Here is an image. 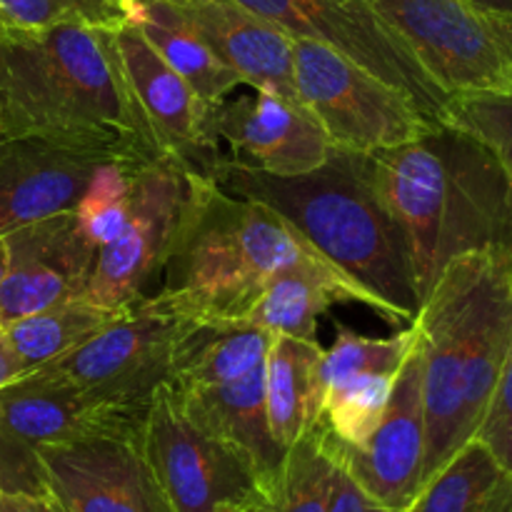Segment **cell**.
<instances>
[{"instance_id": "obj_1", "label": "cell", "mask_w": 512, "mask_h": 512, "mask_svg": "<svg viewBox=\"0 0 512 512\" xmlns=\"http://www.w3.org/2000/svg\"><path fill=\"white\" fill-rule=\"evenodd\" d=\"M8 138L53 140L130 163L165 155L125 80L115 28L105 25L0 35V140Z\"/></svg>"}, {"instance_id": "obj_7", "label": "cell", "mask_w": 512, "mask_h": 512, "mask_svg": "<svg viewBox=\"0 0 512 512\" xmlns=\"http://www.w3.org/2000/svg\"><path fill=\"white\" fill-rule=\"evenodd\" d=\"M293 80L300 105L318 118L333 148H398L440 123L403 88L315 40L293 38Z\"/></svg>"}, {"instance_id": "obj_13", "label": "cell", "mask_w": 512, "mask_h": 512, "mask_svg": "<svg viewBox=\"0 0 512 512\" xmlns=\"http://www.w3.org/2000/svg\"><path fill=\"white\" fill-rule=\"evenodd\" d=\"M200 140L208 165L228 160L278 178L320 168L333 150L323 125L308 108L268 90L205 105Z\"/></svg>"}, {"instance_id": "obj_27", "label": "cell", "mask_w": 512, "mask_h": 512, "mask_svg": "<svg viewBox=\"0 0 512 512\" xmlns=\"http://www.w3.org/2000/svg\"><path fill=\"white\" fill-rule=\"evenodd\" d=\"M335 463L313 428L290 445L278 473L243 512H328Z\"/></svg>"}, {"instance_id": "obj_11", "label": "cell", "mask_w": 512, "mask_h": 512, "mask_svg": "<svg viewBox=\"0 0 512 512\" xmlns=\"http://www.w3.org/2000/svg\"><path fill=\"white\" fill-rule=\"evenodd\" d=\"M190 325L193 320L170 310L158 295H145L93 338L43 368L95 400L148 408L155 390L168 383L170 355Z\"/></svg>"}, {"instance_id": "obj_15", "label": "cell", "mask_w": 512, "mask_h": 512, "mask_svg": "<svg viewBox=\"0 0 512 512\" xmlns=\"http://www.w3.org/2000/svg\"><path fill=\"white\" fill-rule=\"evenodd\" d=\"M315 430L333 463L345 470L375 503L395 512L408 510L423 488L425 458L423 355L418 340L395 375L378 428L360 448L335 443L318 425Z\"/></svg>"}, {"instance_id": "obj_17", "label": "cell", "mask_w": 512, "mask_h": 512, "mask_svg": "<svg viewBox=\"0 0 512 512\" xmlns=\"http://www.w3.org/2000/svg\"><path fill=\"white\" fill-rule=\"evenodd\" d=\"M105 160L113 158L43 138L0 140V238L73 210Z\"/></svg>"}, {"instance_id": "obj_23", "label": "cell", "mask_w": 512, "mask_h": 512, "mask_svg": "<svg viewBox=\"0 0 512 512\" xmlns=\"http://www.w3.org/2000/svg\"><path fill=\"white\" fill-rule=\"evenodd\" d=\"M273 333L258 325L195 323L170 355L168 385L178 393L238 380L265 363Z\"/></svg>"}, {"instance_id": "obj_38", "label": "cell", "mask_w": 512, "mask_h": 512, "mask_svg": "<svg viewBox=\"0 0 512 512\" xmlns=\"http://www.w3.org/2000/svg\"><path fill=\"white\" fill-rule=\"evenodd\" d=\"M5 263H8V250H5V238H0V283H3Z\"/></svg>"}, {"instance_id": "obj_18", "label": "cell", "mask_w": 512, "mask_h": 512, "mask_svg": "<svg viewBox=\"0 0 512 512\" xmlns=\"http://www.w3.org/2000/svg\"><path fill=\"white\" fill-rule=\"evenodd\" d=\"M203 43L243 85L300 103L293 80V38L238 0H170Z\"/></svg>"}, {"instance_id": "obj_32", "label": "cell", "mask_w": 512, "mask_h": 512, "mask_svg": "<svg viewBox=\"0 0 512 512\" xmlns=\"http://www.w3.org/2000/svg\"><path fill=\"white\" fill-rule=\"evenodd\" d=\"M448 120L488 145L512 180V88L448 103Z\"/></svg>"}, {"instance_id": "obj_36", "label": "cell", "mask_w": 512, "mask_h": 512, "mask_svg": "<svg viewBox=\"0 0 512 512\" xmlns=\"http://www.w3.org/2000/svg\"><path fill=\"white\" fill-rule=\"evenodd\" d=\"M20 375H23V370H20L18 358H15L13 348L8 343V335L3 330V323H0V390L13 383V380H18Z\"/></svg>"}, {"instance_id": "obj_16", "label": "cell", "mask_w": 512, "mask_h": 512, "mask_svg": "<svg viewBox=\"0 0 512 512\" xmlns=\"http://www.w3.org/2000/svg\"><path fill=\"white\" fill-rule=\"evenodd\" d=\"M0 283V323L80 298L98 248L80 230L73 210L10 230Z\"/></svg>"}, {"instance_id": "obj_6", "label": "cell", "mask_w": 512, "mask_h": 512, "mask_svg": "<svg viewBox=\"0 0 512 512\" xmlns=\"http://www.w3.org/2000/svg\"><path fill=\"white\" fill-rule=\"evenodd\" d=\"M370 3L448 100L512 88L510 13L473 0Z\"/></svg>"}, {"instance_id": "obj_31", "label": "cell", "mask_w": 512, "mask_h": 512, "mask_svg": "<svg viewBox=\"0 0 512 512\" xmlns=\"http://www.w3.org/2000/svg\"><path fill=\"white\" fill-rule=\"evenodd\" d=\"M123 20L115 0H0V35H30L65 23L115 28Z\"/></svg>"}, {"instance_id": "obj_4", "label": "cell", "mask_w": 512, "mask_h": 512, "mask_svg": "<svg viewBox=\"0 0 512 512\" xmlns=\"http://www.w3.org/2000/svg\"><path fill=\"white\" fill-rule=\"evenodd\" d=\"M200 175L225 193L278 210L335 268L383 303L390 323H413L420 308L413 268L403 235L375 190L368 153L333 148L320 168L293 178L228 160H213Z\"/></svg>"}, {"instance_id": "obj_35", "label": "cell", "mask_w": 512, "mask_h": 512, "mask_svg": "<svg viewBox=\"0 0 512 512\" xmlns=\"http://www.w3.org/2000/svg\"><path fill=\"white\" fill-rule=\"evenodd\" d=\"M0 512H63L50 495L0 493Z\"/></svg>"}, {"instance_id": "obj_24", "label": "cell", "mask_w": 512, "mask_h": 512, "mask_svg": "<svg viewBox=\"0 0 512 512\" xmlns=\"http://www.w3.org/2000/svg\"><path fill=\"white\" fill-rule=\"evenodd\" d=\"M325 350L318 340L275 333L265 355V405L275 443H298L320 420L318 365Z\"/></svg>"}, {"instance_id": "obj_30", "label": "cell", "mask_w": 512, "mask_h": 512, "mask_svg": "<svg viewBox=\"0 0 512 512\" xmlns=\"http://www.w3.org/2000/svg\"><path fill=\"white\" fill-rule=\"evenodd\" d=\"M145 163L130 160H105L90 175L83 195L75 203L73 215L80 230L95 248H105L118 238L130 213V190L133 178Z\"/></svg>"}, {"instance_id": "obj_3", "label": "cell", "mask_w": 512, "mask_h": 512, "mask_svg": "<svg viewBox=\"0 0 512 512\" xmlns=\"http://www.w3.org/2000/svg\"><path fill=\"white\" fill-rule=\"evenodd\" d=\"M410 325L423 355L425 485L475 438L512 350V250L455 258Z\"/></svg>"}, {"instance_id": "obj_2", "label": "cell", "mask_w": 512, "mask_h": 512, "mask_svg": "<svg viewBox=\"0 0 512 512\" xmlns=\"http://www.w3.org/2000/svg\"><path fill=\"white\" fill-rule=\"evenodd\" d=\"M368 155L375 190L405 240L420 303L460 255L512 250V180L468 130L440 120L418 140Z\"/></svg>"}, {"instance_id": "obj_29", "label": "cell", "mask_w": 512, "mask_h": 512, "mask_svg": "<svg viewBox=\"0 0 512 512\" xmlns=\"http://www.w3.org/2000/svg\"><path fill=\"white\" fill-rule=\"evenodd\" d=\"M395 375H360L323 395L318 425L330 440L360 448L378 428Z\"/></svg>"}, {"instance_id": "obj_8", "label": "cell", "mask_w": 512, "mask_h": 512, "mask_svg": "<svg viewBox=\"0 0 512 512\" xmlns=\"http://www.w3.org/2000/svg\"><path fill=\"white\" fill-rule=\"evenodd\" d=\"M148 408L103 403L48 368L0 390V493L45 495L38 450L85 435H140Z\"/></svg>"}, {"instance_id": "obj_22", "label": "cell", "mask_w": 512, "mask_h": 512, "mask_svg": "<svg viewBox=\"0 0 512 512\" xmlns=\"http://www.w3.org/2000/svg\"><path fill=\"white\" fill-rule=\"evenodd\" d=\"M120 10L205 105L225 100L243 85L170 0H123Z\"/></svg>"}, {"instance_id": "obj_34", "label": "cell", "mask_w": 512, "mask_h": 512, "mask_svg": "<svg viewBox=\"0 0 512 512\" xmlns=\"http://www.w3.org/2000/svg\"><path fill=\"white\" fill-rule=\"evenodd\" d=\"M328 512H395L385 505L375 503L345 470L335 465L333 488H330V505Z\"/></svg>"}, {"instance_id": "obj_20", "label": "cell", "mask_w": 512, "mask_h": 512, "mask_svg": "<svg viewBox=\"0 0 512 512\" xmlns=\"http://www.w3.org/2000/svg\"><path fill=\"white\" fill-rule=\"evenodd\" d=\"M175 395L195 425L248 455L263 483L278 473L288 450L280 448L270 433L265 363L230 383L203 385L183 393L175 390Z\"/></svg>"}, {"instance_id": "obj_25", "label": "cell", "mask_w": 512, "mask_h": 512, "mask_svg": "<svg viewBox=\"0 0 512 512\" xmlns=\"http://www.w3.org/2000/svg\"><path fill=\"white\" fill-rule=\"evenodd\" d=\"M405 512H512V473L473 438L420 488Z\"/></svg>"}, {"instance_id": "obj_5", "label": "cell", "mask_w": 512, "mask_h": 512, "mask_svg": "<svg viewBox=\"0 0 512 512\" xmlns=\"http://www.w3.org/2000/svg\"><path fill=\"white\" fill-rule=\"evenodd\" d=\"M288 268L343 273L278 210L225 193L200 175L153 295L193 323L238 325L265 280Z\"/></svg>"}, {"instance_id": "obj_9", "label": "cell", "mask_w": 512, "mask_h": 512, "mask_svg": "<svg viewBox=\"0 0 512 512\" xmlns=\"http://www.w3.org/2000/svg\"><path fill=\"white\" fill-rule=\"evenodd\" d=\"M200 173L175 155H160L135 173L130 213L118 238L95 255L93 273L80 298L103 310L128 308L148 288L175 250Z\"/></svg>"}, {"instance_id": "obj_21", "label": "cell", "mask_w": 512, "mask_h": 512, "mask_svg": "<svg viewBox=\"0 0 512 512\" xmlns=\"http://www.w3.org/2000/svg\"><path fill=\"white\" fill-rule=\"evenodd\" d=\"M333 303H360L390 323L388 310L363 285L343 273L315 268H288L265 280L263 290L238 325H258L268 333L315 340L320 315Z\"/></svg>"}, {"instance_id": "obj_19", "label": "cell", "mask_w": 512, "mask_h": 512, "mask_svg": "<svg viewBox=\"0 0 512 512\" xmlns=\"http://www.w3.org/2000/svg\"><path fill=\"white\" fill-rule=\"evenodd\" d=\"M115 48L135 103L163 153L175 155L190 170L203 173L208 165V153L200 140L203 100L128 20L115 25Z\"/></svg>"}, {"instance_id": "obj_33", "label": "cell", "mask_w": 512, "mask_h": 512, "mask_svg": "<svg viewBox=\"0 0 512 512\" xmlns=\"http://www.w3.org/2000/svg\"><path fill=\"white\" fill-rule=\"evenodd\" d=\"M475 440H480L490 455L512 473V350L490 395Z\"/></svg>"}, {"instance_id": "obj_14", "label": "cell", "mask_w": 512, "mask_h": 512, "mask_svg": "<svg viewBox=\"0 0 512 512\" xmlns=\"http://www.w3.org/2000/svg\"><path fill=\"white\" fill-rule=\"evenodd\" d=\"M45 495L63 512H170L140 435H85L38 450Z\"/></svg>"}, {"instance_id": "obj_10", "label": "cell", "mask_w": 512, "mask_h": 512, "mask_svg": "<svg viewBox=\"0 0 512 512\" xmlns=\"http://www.w3.org/2000/svg\"><path fill=\"white\" fill-rule=\"evenodd\" d=\"M140 448L170 512H243L263 488L253 460L195 425L168 383L153 393Z\"/></svg>"}, {"instance_id": "obj_39", "label": "cell", "mask_w": 512, "mask_h": 512, "mask_svg": "<svg viewBox=\"0 0 512 512\" xmlns=\"http://www.w3.org/2000/svg\"><path fill=\"white\" fill-rule=\"evenodd\" d=\"M115 3H118V5H120V3H123V0H115Z\"/></svg>"}, {"instance_id": "obj_12", "label": "cell", "mask_w": 512, "mask_h": 512, "mask_svg": "<svg viewBox=\"0 0 512 512\" xmlns=\"http://www.w3.org/2000/svg\"><path fill=\"white\" fill-rule=\"evenodd\" d=\"M260 18L270 20L290 38H305L338 50L403 88L435 120H448V95L428 78L403 40L375 13L370 0H238Z\"/></svg>"}, {"instance_id": "obj_37", "label": "cell", "mask_w": 512, "mask_h": 512, "mask_svg": "<svg viewBox=\"0 0 512 512\" xmlns=\"http://www.w3.org/2000/svg\"><path fill=\"white\" fill-rule=\"evenodd\" d=\"M473 3L483 5V8H490V10H498V13L512 15V0H473Z\"/></svg>"}, {"instance_id": "obj_28", "label": "cell", "mask_w": 512, "mask_h": 512, "mask_svg": "<svg viewBox=\"0 0 512 512\" xmlns=\"http://www.w3.org/2000/svg\"><path fill=\"white\" fill-rule=\"evenodd\" d=\"M335 345L325 350L318 365V398L323 410V395L335 385H343L360 375H398L405 358L415 343V330L410 325L393 338H365L355 330L335 323Z\"/></svg>"}, {"instance_id": "obj_26", "label": "cell", "mask_w": 512, "mask_h": 512, "mask_svg": "<svg viewBox=\"0 0 512 512\" xmlns=\"http://www.w3.org/2000/svg\"><path fill=\"white\" fill-rule=\"evenodd\" d=\"M118 313L98 308L83 298H73L40 313L3 323V330L25 375L83 345Z\"/></svg>"}]
</instances>
